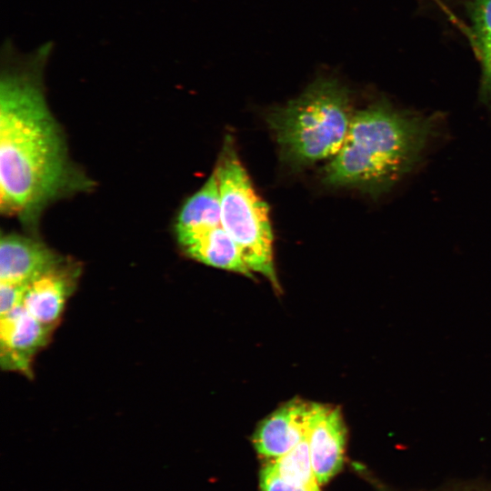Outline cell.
<instances>
[{
    "mask_svg": "<svg viewBox=\"0 0 491 491\" xmlns=\"http://www.w3.org/2000/svg\"><path fill=\"white\" fill-rule=\"evenodd\" d=\"M273 470L283 479L296 485L319 486L312 466L307 438L285 455L267 459Z\"/></svg>",
    "mask_w": 491,
    "mask_h": 491,
    "instance_id": "4fadbf2b",
    "label": "cell"
},
{
    "mask_svg": "<svg viewBox=\"0 0 491 491\" xmlns=\"http://www.w3.org/2000/svg\"><path fill=\"white\" fill-rule=\"evenodd\" d=\"M25 286L0 283V316L5 315L22 305Z\"/></svg>",
    "mask_w": 491,
    "mask_h": 491,
    "instance_id": "9a60e30c",
    "label": "cell"
},
{
    "mask_svg": "<svg viewBox=\"0 0 491 491\" xmlns=\"http://www.w3.org/2000/svg\"><path fill=\"white\" fill-rule=\"evenodd\" d=\"M52 328L36 320L22 306L1 316L2 369L28 375L33 357L48 342Z\"/></svg>",
    "mask_w": 491,
    "mask_h": 491,
    "instance_id": "8992f818",
    "label": "cell"
},
{
    "mask_svg": "<svg viewBox=\"0 0 491 491\" xmlns=\"http://www.w3.org/2000/svg\"><path fill=\"white\" fill-rule=\"evenodd\" d=\"M313 402L292 399L267 416L256 427L253 444L264 458L279 457L307 437Z\"/></svg>",
    "mask_w": 491,
    "mask_h": 491,
    "instance_id": "52a82bcc",
    "label": "cell"
},
{
    "mask_svg": "<svg viewBox=\"0 0 491 491\" xmlns=\"http://www.w3.org/2000/svg\"><path fill=\"white\" fill-rule=\"evenodd\" d=\"M261 491H320L319 486H306L292 484L278 476L268 463H266L260 474Z\"/></svg>",
    "mask_w": 491,
    "mask_h": 491,
    "instance_id": "5bb4252c",
    "label": "cell"
},
{
    "mask_svg": "<svg viewBox=\"0 0 491 491\" xmlns=\"http://www.w3.org/2000/svg\"><path fill=\"white\" fill-rule=\"evenodd\" d=\"M306 438L316 478L326 484L344 462L346 430L340 408L313 403Z\"/></svg>",
    "mask_w": 491,
    "mask_h": 491,
    "instance_id": "5b68a950",
    "label": "cell"
},
{
    "mask_svg": "<svg viewBox=\"0 0 491 491\" xmlns=\"http://www.w3.org/2000/svg\"><path fill=\"white\" fill-rule=\"evenodd\" d=\"M78 270L61 262L25 286L22 306L42 324L54 327L73 294Z\"/></svg>",
    "mask_w": 491,
    "mask_h": 491,
    "instance_id": "9c48e42d",
    "label": "cell"
},
{
    "mask_svg": "<svg viewBox=\"0 0 491 491\" xmlns=\"http://www.w3.org/2000/svg\"><path fill=\"white\" fill-rule=\"evenodd\" d=\"M215 171L219 185L223 228L237 244L253 274L262 275L278 289L269 209L256 194L230 136L225 140Z\"/></svg>",
    "mask_w": 491,
    "mask_h": 491,
    "instance_id": "277c9868",
    "label": "cell"
},
{
    "mask_svg": "<svg viewBox=\"0 0 491 491\" xmlns=\"http://www.w3.org/2000/svg\"><path fill=\"white\" fill-rule=\"evenodd\" d=\"M347 88L319 77L267 117L285 161L296 166L331 159L343 145L354 115Z\"/></svg>",
    "mask_w": 491,
    "mask_h": 491,
    "instance_id": "3957f363",
    "label": "cell"
},
{
    "mask_svg": "<svg viewBox=\"0 0 491 491\" xmlns=\"http://www.w3.org/2000/svg\"><path fill=\"white\" fill-rule=\"evenodd\" d=\"M432 130L429 118L376 103L354 113L346 140L325 168L334 186L372 195L389 190L419 162Z\"/></svg>",
    "mask_w": 491,
    "mask_h": 491,
    "instance_id": "7a4b0ae2",
    "label": "cell"
},
{
    "mask_svg": "<svg viewBox=\"0 0 491 491\" xmlns=\"http://www.w3.org/2000/svg\"><path fill=\"white\" fill-rule=\"evenodd\" d=\"M436 5H438L440 6V8L446 13V15H448V17L454 21V23L457 24L459 27H461V24L459 22H457V20L456 19L455 15H452V13L446 7V5L442 3L441 0H433Z\"/></svg>",
    "mask_w": 491,
    "mask_h": 491,
    "instance_id": "2e32d148",
    "label": "cell"
},
{
    "mask_svg": "<svg viewBox=\"0 0 491 491\" xmlns=\"http://www.w3.org/2000/svg\"><path fill=\"white\" fill-rule=\"evenodd\" d=\"M62 261L39 241L16 235H2L0 283L25 286Z\"/></svg>",
    "mask_w": 491,
    "mask_h": 491,
    "instance_id": "ba28073f",
    "label": "cell"
},
{
    "mask_svg": "<svg viewBox=\"0 0 491 491\" xmlns=\"http://www.w3.org/2000/svg\"><path fill=\"white\" fill-rule=\"evenodd\" d=\"M0 82V196L3 211L35 213L64 188L65 147L39 83L49 45L20 54L3 49Z\"/></svg>",
    "mask_w": 491,
    "mask_h": 491,
    "instance_id": "6da1fadb",
    "label": "cell"
},
{
    "mask_svg": "<svg viewBox=\"0 0 491 491\" xmlns=\"http://www.w3.org/2000/svg\"><path fill=\"white\" fill-rule=\"evenodd\" d=\"M181 248L197 262L248 277L253 276V272L246 264L237 244L222 225L197 236Z\"/></svg>",
    "mask_w": 491,
    "mask_h": 491,
    "instance_id": "8fae6325",
    "label": "cell"
},
{
    "mask_svg": "<svg viewBox=\"0 0 491 491\" xmlns=\"http://www.w3.org/2000/svg\"><path fill=\"white\" fill-rule=\"evenodd\" d=\"M470 39L481 65V95L491 105V0H470Z\"/></svg>",
    "mask_w": 491,
    "mask_h": 491,
    "instance_id": "7c38bea8",
    "label": "cell"
},
{
    "mask_svg": "<svg viewBox=\"0 0 491 491\" xmlns=\"http://www.w3.org/2000/svg\"><path fill=\"white\" fill-rule=\"evenodd\" d=\"M221 202L215 171L204 185L183 205L175 223L180 246L197 236L221 226Z\"/></svg>",
    "mask_w": 491,
    "mask_h": 491,
    "instance_id": "30bf717a",
    "label": "cell"
}]
</instances>
